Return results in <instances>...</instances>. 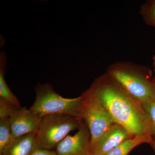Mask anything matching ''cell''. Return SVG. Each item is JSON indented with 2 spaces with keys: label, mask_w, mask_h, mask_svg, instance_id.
Listing matches in <instances>:
<instances>
[{
  "label": "cell",
  "mask_w": 155,
  "mask_h": 155,
  "mask_svg": "<svg viewBox=\"0 0 155 155\" xmlns=\"http://www.w3.org/2000/svg\"><path fill=\"white\" fill-rule=\"evenodd\" d=\"M90 89L107 110L114 122L131 136L148 135V119L142 105L107 72L97 78Z\"/></svg>",
  "instance_id": "6da1fadb"
},
{
  "label": "cell",
  "mask_w": 155,
  "mask_h": 155,
  "mask_svg": "<svg viewBox=\"0 0 155 155\" xmlns=\"http://www.w3.org/2000/svg\"><path fill=\"white\" fill-rule=\"evenodd\" d=\"M146 67L130 62L111 64L107 73L142 103L155 101V83L148 78Z\"/></svg>",
  "instance_id": "7a4b0ae2"
},
{
  "label": "cell",
  "mask_w": 155,
  "mask_h": 155,
  "mask_svg": "<svg viewBox=\"0 0 155 155\" xmlns=\"http://www.w3.org/2000/svg\"><path fill=\"white\" fill-rule=\"evenodd\" d=\"M35 98L30 110L40 117L54 114L81 118V98H67L56 93L51 84H38Z\"/></svg>",
  "instance_id": "3957f363"
},
{
  "label": "cell",
  "mask_w": 155,
  "mask_h": 155,
  "mask_svg": "<svg viewBox=\"0 0 155 155\" xmlns=\"http://www.w3.org/2000/svg\"><path fill=\"white\" fill-rule=\"evenodd\" d=\"M82 120L78 117L61 114L44 116L35 135L37 148H55L70 132L80 128Z\"/></svg>",
  "instance_id": "277c9868"
},
{
  "label": "cell",
  "mask_w": 155,
  "mask_h": 155,
  "mask_svg": "<svg viewBox=\"0 0 155 155\" xmlns=\"http://www.w3.org/2000/svg\"><path fill=\"white\" fill-rule=\"evenodd\" d=\"M81 118L91 135V150L100 138L116 124L110 113L88 88L81 95Z\"/></svg>",
  "instance_id": "5b68a950"
},
{
  "label": "cell",
  "mask_w": 155,
  "mask_h": 155,
  "mask_svg": "<svg viewBox=\"0 0 155 155\" xmlns=\"http://www.w3.org/2000/svg\"><path fill=\"white\" fill-rule=\"evenodd\" d=\"M57 155H91V135L83 123L74 135H68L55 147Z\"/></svg>",
  "instance_id": "8992f818"
},
{
  "label": "cell",
  "mask_w": 155,
  "mask_h": 155,
  "mask_svg": "<svg viewBox=\"0 0 155 155\" xmlns=\"http://www.w3.org/2000/svg\"><path fill=\"white\" fill-rule=\"evenodd\" d=\"M42 118L25 107L19 109L10 118L11 140L36 133Z\"/></svg>",
  "instance_id": "52a82bcc"
},
{
  "label": "cell",
  "mask_w": 155,
  "mask_h": 155,
  "mask_svg": "<svg viewBox=\"0 0 155 155\" xmlns=\"http://www.w3.org/2000/svg\"><path fill=\"white\" fill-rule=\"evenodd\" d=\"M132 137L122 126L115 124L91 150V155H106L122 142Z\"/></svg>",
  "instance_id": "ba28073f"
},
{
  "label": "cell",
  "mask_w": 155,
  "mask_h": 155,
  "mask_svg": "<svg viewBox=\"0 0 155 155\" xmlns=\"http://www.w3.org/2000/svg\"><path fill=\"white\" fill-rule=\"evenodd\" d=\"M36 133L12 140L0 155H32L37 149L35 144Z\"/></svg>",
  "instance_id": "9c48e42d"
},
{
  "label": "cell",
  "mask_w": 155,
  "mask_h": 155,
  "mask_svg": "<svg viewBox=\"0 0 155 155\" xmlns=\"http://www.w3.org/2000/svg\"><path fill=\"white\" fill-rule=\"evenodd\" d=\"M7 54L4 51L0 53V98L11 103L17 107L21 108L20 102L9 88L5 80L7 65Z\"/></svg>",
  "instance_id": "30bf717a"
},
{
  "label": "cell",
  "mask_w": 155,
  "mask_h": 155,
  "mask_svg": "<svg viewBox=\"0 0 155 155\" xmlns=\"http://www.w3.org/2000/svg\"><path fill=\"white\" fill-rule=\"evenodd\" d=\"M153 141L150 136H136L126 140L110 151L106 155H127L139 145L143 143L150 144Z\"/></svg>",
  "instance_id": "8fae6325"
},
{
  "label": "cell",
  "mask_w": 155,
  "mask_h": 155,
  "mask_svg": "<svg viewBox=\"0 0 155 155\" xmlns=\"http://www.w3.org/2000/svg\"><path fill=\"white\" fill-rule=\"evenodd\" d=\"M140 12L145 22L155 28V0L148 1L143 4Z\"/></svg>",
  "instance_id": "7c38bea8"
},
{
  "label": "cell",
  "mask_w": 155,
  "mask_h": 155,
  "mask_svg": "<svg viewBox=\"0 0 155 155\" xmlns=\"http://www.w3.org/2000/svg\"><path fill=\"white\" fill-rule=\"evenodd\" d=\"M10 118L0 119V154L11 140Z\"/></svg>",
  "instance_id": "4fadbf2b"
},
{
  "label": "cell",
  "mask_w": 155,
  "mask_h": 155,
  "mask_svg": "<svg viewBox=\"0 0 155 155\" xmlns=\"http://www.w3.org/2000/svg\"><path fill=\"white\" fill-rule=\"evenodd\" d=\"M148 119L150 131L152 137H155V101L142 103Z\"/></svg>",
  "instance_id": "5bb4252c"
},
{
  "label": "cell",
  "mask_w": 155,
  "mask_h": 155,
  "mask_svg": "<svg viewBox=\"0 0 155 155\" xmlns=\"http://www.w3.org/2000/svg\"><path fill=\"white\" fill-rule=\"evenodd\" d=\"M19 109L20 108L0 98V119L11 118Z\"/></svg>",
  "instance_id": "9a60e30c"
},
{
  "label": "cell",
  "mask_w": 155,
  "mask_h": 155,
  "mask_svg": "<svg viewBox=\"0 0 155 155\" xmlns=\"http://www.w3.org/2000/svg\"><path fill=\"white\" fill-rule=\"evenodd\" d=\"M32 155H57L55 151L37 149Z\"/></svg>",
  "instance_id": "2e32d148"
},
{
  "label": "cell",
  "mask_w": 155,
  "mask_h": 155,
  "mask_svg": "<svg viewBox=\"0 0 155 155\" xmlns=\"http://www.w3.org/2000/svg\"><path fill=\"white\" fill-rule=\"evenodd\" d=\"M150 144L151 145L155 153V141H154V140H153L152 142L150 143Z\"/></svg>",
  "instance_id": "e0dca14e"
},
{
  "label": "cell",
  "mask_w": 155,
  "mask_h": 155,
  "mask_svg": "<svg viewBox=\"0 0 155 155\" xmlns=\"http://www.w3.org/2000/svg\"><path fill=\"white\" fill-rule=\"evenodd\" d=\"M153 64H155V55L153 58Z\"/></svg>",
  "instance_id": "ac0fdd59"
},
{
  "label": "cell",
  "mask_w": 155,
  "mask_h": 155,
  "mask_svg": "<svg viewBox=\"0 0 155 155\" xmlns=\"http://www.w3.org/2000/svg\"><path fill=\"white\" fill-rule=\"evenodd\" d=\"M153 66H154V70H155V64H153ZM153 81L155 83V78H154V80Z\"/></svg>",
  "instance_id": "d6986e66"
}]
</instances>
